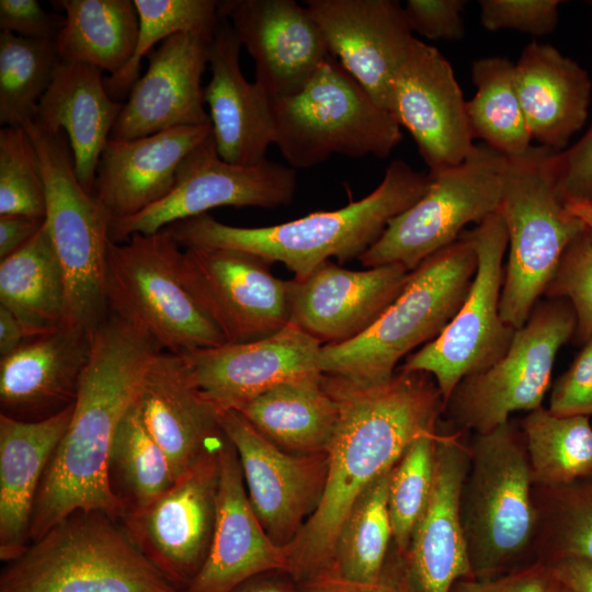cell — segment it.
Segmentation results:
<instances>
[{"instance_id":"obj_11","label":"cell","mask_w":592,"mask_h":592,"mask_svg":"<svg viewBox=\"0 0 592 592\" xmlns=\"http://www.w3.org/2000/svg\"><path fill=\"white\" fill-rule=\"evenodd\" d=\"M576 316L565 299L538 303L515 330L505 354L493 365L464 378L445 403L453 428L485 434L516 411L542 406L559 349L576 332Z\"/></svg>"},{"instance_id":"obj_26","label":"cell","mask_w":592,"mask_h":592,"mask_svg":"<svg viewBox=\"0 0 592 592\" xmlns=\"http://www.w3.org/2000/svg\"><path fill=\"white\" fill-rule=\"evenodd\" d=\"M92 334L88 329L64 323L1 356V413L37 421L71 406L90 356Z\"/></svg>"},{"instance_id":"obj_30","label":"cell","mask_w":592,"mask_h":592,"mask_svg":"<svg viewBox=\"0 0 592 592\" xmlns=\"http://www.w3.org/2000/svg\"><path fill=\"white\" fill-rule=\"evenodd\" d=\"M123 106L107 92L101 69L61 60L37 105L34 122L47 132L66 134L78 181L91 194L101 153Z\"/></svg>"},{"instance_id":"obj_1","label":"cell","mask_w":592,"mask_h":592,"mask_svg":"<svg viewBox=\"0 0 592 592\" xmlns=\"http://www.w3.org/2000/svg\"><path fill=\"white\" fill-rule=\"evenodd\" d=\"M339 419L327 452L322 498L284 547L286 572L299 584L330 570L334 543L364 490L401 458L418 437L435 432L444 400L432 376L397 369L387 382L363 384L322 374Z\"/></svg>"},{"instance_id":"obj_21","label":"cell","mask_w":592,"mask_h":592,"mask_svg":"<svg viewBox=\"0 0 592 592\" xmlns=\"http://www.w3.org/2000/svg\"><path fill=\"white\" fill-rule=\"evenodd\" d=\"M464 434L455 428L441 430L439 424L432 494L407 553L397 554L413 592H449L456 581L474 577L459 514L470 464Z\"/></svg>"},{"instance_id":"obj_25","label":"cell","mask_w":592,"mask_h":592,"mask_svg":"<svg viewBox=\"0 0 592 592\" xmlns=\"http://www.w3.org/2000/svg\"><path fill=\"white\" fill-rule=\"evenodd\" d=\"M216 522L207 558L184 592H230L259 574L287 570L284 548L261 525L247 493L238 454L225 435Z\"/></svg>"},{"instance_id":"obj_36","label":"cell","mask_w":592,"mask_h":592,"mask_svg":"<svg viewBox=\"0 0 592 592\" xmlns=\"http://www.w3.org/2000/svg\"><path fill=\"white\" fill-rule=\"evenodd\" d=\"M175 479L166 453L146 429L135 398L117 425L107 462L109 486L122 506V517L150 504Z\"/></svg>"},{"instance_id":"obj_27","label":"cell","mask_w":592,"mask_h":592,"mask_svg":"<svg viewBox=\"0 0 592 592\" xmlns=\"http://www.w3.org/2000/svg\"><path fill=\"white\" fill-rule=\"evenodd\" d=\"M136 402L175 478L225 437L217 409L195 388L177 354L159 351L153 355L141 377Z\"/></svg>"},{"instance_id":"obj_56","label":"cell","mask_w":592,"mask_h":592,"mask_svg":"<svg viewBox=\"0 0 592 592\" xmlns=\"http://www.w3.org/2000/svg\"><path fill=\"white\" fill-rule=\"evenodd\" d=\"M29 339L18 318L0 305V355L10 354Z\"/></svg>"},{"instance_id":"obj_47","label":"cell","mask_w":592,"mask_h":592,"mask_svg":"<svg viewBox=\"0 0 592 592\" xmlns=\"http://www.w3.org/2000/svg\"><path fill=\"white\" fill-rule=\"evenodd\" d=\"M547 409L560 417H592V339L555 382Z\"/></svg>"},{"instance_id":"obj_38","label":"cell","mask_w":592,"mask_h":592,"mask_svg":"<svg viewBox=\"0 0 592 592\" xmlns=\"http://www.w3.org/2000/svg\"><path fill=\"white\" fill-rule=\"evenodd\" d=\"M392 468L373 481L352 505L337 536L331 568L326 573L367 583L380 579L392 544L388 511Z\"/></svg>"},{"instance_id":"obj_17","label":"cell","mask_w":592,"mask_h":592,"mask_svg":"<svg viewBox=\"0 0 592 592\" xmlns=\"http://www.w3.org/2000/svg\"><path fill=\"white\" fill-rule=\"evenodd\" d=\"M217 411L220 428L238 454L252 509L270 538L284 548L319 505L328 454L287 453L238 411Z\"/></svg>"},{"instance_id":"obj_16","label":"cell","mask_w":592,"mask_h":592,"mask_svg":"<svg viewBox=\"0 0 592 592\" xmlns=\"http://www.w3.org/2000/svg\"><path fill=\"white\" fill-rule=\"evenodd\" d=\"M224 440L150 504L119 520L146 558L182 592L202 569L212 544Z\"/></svg>"},{"instance_id":"obj_10","label":"cell","mask_w":592,"mask_h":592,"mask_svg":"<svg viewBox=\"0 0 592 592\" xmlns=\"http://www.w3.org/2000/svg\"><path fill=\"white\" fill-rule=\"evenodd\" d=\"M180 246L166 231L135 234L109 243L105 296L109 312L139 328L164 352L226 344L196 305L179 273Z\"/></svg>"},{"instance_id":"obj_51","label":"cell","mask_w":592,"mask_h":592,"mask_svg":"<svg viewBox=\"0 0 592 592\" xmlns=\"http://www.w3.org/2000/svg\"><path fill=\"white\" fill-rule=\"evenodd\" d=\"M555 168L563 200L592 198V124L576 145L556 152Z\"/></svg>"},{"instance_id":"obj_34","label":"cell","mask_w":592,"mask_h":592,"mask_svg":"<svg viewBox=\"0 0 592 592\" xmlns=\"http://www.w3.org/2000/svg\"><path fill=\"white\" fill-rule=\"evenodd\" d=\"M0 305L18 318L30 339L64 325L65 276L46 223L0 261Z\"/></svg>"},{"instance_id":"obj_14","label":"cell","mask_w":592,"mask_h":592,"mask_svg":"<svg viewBox=\"0 0 592 592\" xmlns=\"http://www.w3.org/2000/svg\"><path fill=\"white\" fill-rule=\"evenodd\" d=\"M296 186L292 167L267 159L255 166L223 160L212 134L184 158L164 197L138 214L111 220L110 239L118 243L135 234L152 235L221 206H286L293 202Z\"/></svg>"},{"instance_id":"obj_53","label":"cell","mask_w":592,"mask_h":592,"mask_svg":"<svg viewBox=\"0 0 592 592\" xmlns=\"http://www.w3.org/2000/svg\"><path fill=\"white\" fill-rule=\"evenodd\" d=\"M45 218L24 215L0 216V259H4L26 244L42 228Z\"/></svg>"},{"instance_id":"obj_50","label":"cell","mask_w":592,"mask_h":592,"mask_svg":"<svg viewBox=\"0 0 592 592\" xmlns=\"http://www.w3.org/2000/svg\"><path fill=\"white\" fill-rule=\"evenodd\" d=\"M64 15L46 12L36 0H1L0 30L25 38L55 41Z\"/></svg>"},{"instance_id":"obj_39","label":"cell","mask_w":592,"mask_h":592,"mask_svg":"<svg viewBox=\"0 0 592 592\" xmlns=\"http://www.w3.org/2000/svg\"><path fill=\"white\" fill-rule=\"evenodd\" d=\"M520 426L534 486H565L592 475L589 417H560L540 407L528 412Z\"/></svg>"},{"instance_id":"obj_9","label":"cell","mask_w":592,"mask_h":592,"mask_svg":"<svg viewBox=\"0 0 592 592\" xmlns=\"http://www.w3.org/2000/svg\"><path fill=\"white\" fill-rule=\"evenodd\" d=\"M41 163L47 225L66 283V325L94 331L107 316L105 276L111 217L76 175L66 134L23 126Z\"/></svg>"},{"instance_id":"obj_33","label":"cell","mask_w":592,"mask_h":592,"mask_svg":"<svg viewBox=\"0 0 592 592\" xmlns=\"http://www.w3.org/2000/svg\"><path fill=\"white\" fill-rule=\"evenodd\" d=\"M322 374H308L278 384L236 411L287 453H327L339 410L322 385Z\"/></svg>"},{"instance_id":"obj_24","label":"cell","mask_w":592,"mask_h":592,"mask_svg":"<svg viewBox=\"0 0 592 592\" xmlns=\"http://www.w3.org/2000/svg\"><path fill=\"white\" fill-rule=\"evenodd\" d=\"M330 54L389 111L394 78L415 37L396 0H308Z\"/></svg>"},{"instance_id":"obj_58","label":"cell","mask_w":592,"mask_h":592,"mask_svg":"<svg viewBox=\"0 0 592 592\" xmlns=\"http://www.w3.org/2000/svg\"><path fill=\"white\" fill-rule=\"evenodd\" d=\"M550 592H572V591L569 590L567 587H565L563 584H561L560 582H558L555 579V583H554Z\"/></svg>"},{"instance_id":"obj_4","label":"cell","mask_w":592,"mask_h":592,"mask_svg":"<svg viewBox=\"0 0 592 592\" xmlns=\"http://www.w3.org/2000/svg\"><path fill=\"white\" fill-rule=\"evenodd\" d=\"M477 270V254L465 232L410 272L399 296L358 337L322 345L323 374L363 384L389 380L399 361L433 341L464 303Z\"/></svg>"},{"instance_id":"obj_19","label":"cell","mask_w":592,"mask_h":592,"mask_svg":"<svg viewBox=\"0 0 592 592\" xmlns=\"http://www.w3.org/2000/svg\"><path fill=\"white\" fill-rule=\"evenodd\" d=\"M322 344L293 323L254 341L226 343L180 354L200 394L217 410H239L272 387L322 373Z\"/></svg>"},{"instance_id":"obj_15","label":"cell","mask_w":592,"mask_h":592,"mask_svg":"<svg viewBox=\"0 0 592 592\" xmlns=\"http://www.w3.org/2000/svg\"><path fill=\"white\" fill-rule=\"evenodd\" d=\"M270 262L228 248L181 250L180 277L226 343L266 338L289 323L287 281L274 276Z\"/></svg>"},{"instance_id":"obj_7","label":"cell","mask_w":592,"mask_h":592,"mask_svg":"<svg viewBox=\"0 0 592 592\" xmlns=\"http://www.w3.org/2000/svg\"><path fill=\"white\" fill-rule=\"evenodd\" d=\"M544 146L506 157L499 213L508 232L500 316L513 329L528 319L569 244L584 225L566 207L555 155Z\"/></svg>"},{"instance_id":"obj_52","label":"cell","mask_w":592,"mask_h":592,"mask_svg":"<svg viewBox=\"0 0 592 592\" xmlns=\"http://www.w3.org/2000/svg\"><path fill=\"white\" fill-rule=\"evenodd\" d=\"M299 592H413L403 573L400 559L392 544L377 582H356L331 573L319 574L298 584Z\"/></svg>"},{"instance_id":"obj_45","label":"cell","mask_w":592,"mask_h":592,"mask_svg":"<svg viewBox=\"0 0 592 592\" xmlns=\"http://www.w3.org/2000/svg\"><path fill=\"white\" fill-rule=\"evenodd\" d=\"M545 294L567 300L580 341L592 339V234L587 229L566 249Z\"/></svg>"},{"instance_id":"obj_5","label":"cell","mask_w":592,"mask_h":592,"mask_svg":"<svg viewBox=\"0 0 592 592\" xmlns=\"http://www.w3.org/2000/svg\"><path fill=\"white\" fill-rule=\"evenodd\" d=\"M471 437L459 514L473 574L489 578L535 561L537 512L521 426Z\"/></svg>"},{"instance_id":"obj_48","label":"cell","mask_w":592,"mask_h":592,"mask_svg":"<svg viewBox=\"0 0 592 592\" xmlns=\"http://www.w3.org/2000/svg\"><path fill=\"white\" fill-rule=\"evenodd\" d=\"M464 0H408L403 5L409 27L434 41H459L465 35Z\"/></svg>"},{"instance_id":"obj_23","label":"cell","mask_w":592,"mask_h":592,"mask_svg":"<svg viewBox=\"0 0 592 592\" xmlns=\"http://www.w3.org/2000/svg\"><path fill=\"white\" fill-rule=\"evenodd\" d=\"M215 34L182 32L146 57L148 68L129 90L110 139L127 140L180 126L212 125L202 76Z\"/></svg>"},{"instance_id":"obj_44","label":"cell","mask_w":592,"mask_h":592,"mask_svg":"<svg viewBox=\"0 0 592 592\" xmlns=\"http://www.w3.org/2000/svg\"><path fill=\"white\" fill-rule=\"evenodd\" d=\"M46 216V191L35 146L24 127L0 129V216Z\"/></svg>"},{"instance_id":"obj_40","label":"cell","mask_w":592,"mask_h":592,"mask_svg":"<svg viewBox=\"0 0 592 592\" xmlns=\"http://www.w3.org/2000/svg\"><path fill=\"white\" fill-rule=\"evenodd\" d=\"M532 493L537 512L535 560L592 561V475L565 486L533 485Z\"/></svg>"},{"instance_id":"obj_55","label":"cell","mask_w":592,"mask_h":592,"mask_svg":"<svg viewBox=\"0 0 592 592\" xmlns=\"http://www.w3.org/2000/svg\"><path fill=\"white\" fill-rule=\"evenodd\" d=\"M230 592H299L298 583L283 570L253 577Z\"/></svg>"},{"instance_id":"obj_29","label":"cell","mask_w":592,"mask_h":592,"mask_svg":"<svg viewBox=\"0 0 592 592\" xmlns=\"http://www.w3.org/2000/svg\"><path fill=\"white\" fill-rule=\"evenodd\" d=\"M241 46L228 20L221 18L209 46L212 76L204 87V101L219 157L232 164L255 166L266 160L274 144L271 101L242 75Z\"/></svg>"},{"instance_id":"obj_13","label":"cell","mask_w":592,"mask_h":592,"mask_svg":"<svg viewBox=\"0 0 592 592\" xmlns=\"http://www.w3.org/2000/svg\"><path fill=\"white\" fill-rule=\"evenodd\" d=\"M465 235L475 248L477 270L464 303L437 338L397 368L432 376L444 407L464 378L485 371L505 354L515 332L500 316L508 249L501 214H491Z\"/></svg>"},{"instance_id":"obj_20","label":"cell","mask_w":592,"mask_h":592,"mask_svg":"<svg viewBox=\"0 0 592 592\" xmlns=\"http://www.w3.org/2000/svg\"><path fill=\"white\" fill-rule=\"evenodd\" d=\"M255 65V83L270 100L298 92L331 55L306 5L294 0L219 1Z\"/></svg>"},{"instance_id":"obj_32","label":"cell","mask_w":592,"mask_h":592,"mask_svg":"<svg viewBox=\"0 0 592 592\" xmlns=\"http://www.w3.org/2000/svg\"><path fill=\"white\" fill-rule=\"evenodd\" d=\"M514 73L532 139L559 151L588 118L592 87L588 72L553 45L533 41L514 64Z\"/></svg>"},{"instance_id":"obj_49","label":"cell","mask_w":592,"mask_h":592,"mask_svg":"<svg viewBox=\"0 0 592 592\" xmlns=\"http://www.w3.org/2000/svg\"><path fill=\"white\" fill-rule=\"evenodd\" d=\"M555 578L547 565L533 561L489 578H464L449 592H550Z\"/></svg>"},{"instance_id":"obj_42","label":"cell","mask_w":592,"mask_h":592,"mask_svg":"<svg viewBox=\"0 0 592 592\" xmlns=\"http://www.w3.org/2000/svg\"><path fill=\"white\" fill-rule=\"evenodd\" d=\"M138 14L135 53L116 76L104 77L110 95L123 96L138 79L139 65L157 43L182 32L215 34L221 18L215 0H134Z\"/></svg>"},{"instance_id":"obj_54","label":"cell","mask_w":592,"mask_h":592,"mask_svg":"<svg viewBox=\"0 0 592 592\" xmlns=\"http://www.w3.org/2000/svg\"><path fill=\"white\" fill-rule=\"evenodd\" d=\"M554 578L572 592H592V561L568 557L547 563Z\"/></svg>"},{"instance_id":"obj_43","label":"cell","mask_w":592,"mask_h":592,"mask_svg":"<svg viewBox=\"0 0 592 592\" xmlns=\"http://www.w3.org/2000/svg\"><path fill=\"white\" fill-rule=\"evenodd\" d=\"M436 433L437 430L414 440L392 468L388 511L392 547L400 556L407 553L432 494Z\"/></svg>"},{"instance_id":"obj_12","label":"cell","mask_w":592,"mask_h":592,"mask_svg":"<svg viewBox=\"0 0 592 592\" xmlns=\"http://www.w3.org/2000/svg\"><path fill=\"white\" fill-rule=\"evenodd\" d=\"M505 161V156L482 144L460 164L430 173L426 192L388 223L360 257L362 265L397 263L411 272L456 241L466 225L499 213Z\"/></svg>"},{"instance_id":"obj_2","label":"cell","mask_w":592,"mask_h":592,"mask_svg":"<svg viewBox=\"0 0 592 592\" xmlns=\"http://www.w3.org/2000/svg\"><path fill=\"white\" fill-rule=\"evenodd\" d=\"M159 351L148 334L111 312L94 329L71 419L37 492L30 543L78 510L122 517L107 480L110 451L117 425Z\"/></svg>"},{"instance_id":"obj_57","label":"cell","mask_w":592,"mask_h":592,"mask_svg":"<svg viewBox=\"0 0 592 592\" xmlns=\"http://www.w3.org/2000/svg\"><path fill=\"white\" fill-rule=\"evenodd\" d=\"M567 209L592 234V198L563 200Z\"/></svg>"},{"instance_id":"obj_3","label":"cell","mask_w":592,"mask_h":592,"mask_svg":"<svg viewBox=\"0 0 592 592\" xmlns=\"http://www.w3.org/2000/svg\"><path fill=\"white\" fill-rule=\"evenodd\" d=\"M430 182V173L394 160L374 191L335 210L265 227L230 226L203 214L163 230L180 247L246 251L270 263L281 262L295 278H303L331 258L341 263L360 259L394 217L423 196Z\"/></svg>"},{"instance_id":"obj_28","label":"cell","mask_w":592,"mask_h":592,"mask_svg":"<svg viewBox=\"0 0 592 592\" xmlns=\"http://www.w3.org/2000/svg\"><path fill=\"white\" fill-rule=\"evenodd\" d=\"M212 134V125H200L110 139L99 160L93 194L111 220L138 214L164 197L184 158Z\"/></svg>"},{"instance_id":"obj_41","label":"cell","mask_w":592,"mask_h":592,"mask_svg":"<svg viewBox=\"0 0 592 592\" xmlns=\"http://www.w3.org/2000/svg\"><path fill=\"white\" fill-rule=\"evenodd\" d=\"M60 59L55 41L0 32V124L23 127L34 121Z\"/></svg>"},{"instance_id":"obj_8","label":"cell","mask_w":592,"mask_h":592,"mask_svg":"<svg viewBox=\"0 0 592 592\" xmlns=\"http://www.w3.org/2000/svg\"><path fill=\"white\" fill-rule=\"evenodd\" d=\"M270 101L274 144L294 169L332 155L385 158L402 139L391 113L332 55L298 92Z\"/></svg>"},{"instance_id":"obj_46","label":"cell","mask_w":592,"mask_h":592,"mask_svg":"<svg viewBox=\"0 0 592 592\" xmlns=\"http://www.w3.org/2000/svg\"><path fill=\"white\" fill-rule=\"evenodd\" d=\"M560 3L559 0H481L480 22L491 32L508 29L543 36L555 30Z\"/></svg>"},{"instance_id":"obj_6","label":"cell","mask_w":592,"mask_h":592,"mask_svg":"<svg viewBox=\"0 0 592 592\" xmlns=\"http://www.w3.org/2000/svg\"><path fill=\"white\" fill-rule=\"evenodd\" d=\"M0 592L182 591L146 558L119 519L78 510L5 563Z\"/></svg>"},{"instance_id":"obj_37","label":"cell","mask_w":592,"mask_h":592,"mask_svg":"<svg viewBox=\"0 0 592 592\" xmlns=\"http://www.w3.org/2000/svg\"><path fill=\"white\" fill-rule=\"evenodd\" d=\"M475 96L467 102L473 137L505 157L519 156L531 147V134L521 107L514 64L506 57L487 56L471 65Z\"/></svg>"},{"instance_id":"obj_31","label":"cell","mask_w":592,"mask_h":592,"mask_svg":"<svg viewBox=\"0 0 592 592\" xmlns=\"http://www.w3.org/2000/svg\"><path fill=\"white\" fill-rule=\"evenodd\" d=\"M73 403L37 421L0 413V559H16L30 544V523L50 458L65 434Z\"/></svg>"},{"instance_id":"obj_22","label":"cell","mask_w":592,"mask_h":592,"mask_svg":"<svg viewBox=\"0 0 592 592\" xmlns=\"http://www.w3.org/2000/svg\"><path fill=\"white\" fill-rule=\"evenodd\" d=\"M409 275L397 263L353 271L327 261L309 275L287 281L289 322L322 345L344 343L379 318Z\"/></svg>"},{"instance_id":"obj_35","label":"cell","mask_w":592,"mask_h":592,"mask_svg":"<svg viewBox=\"0 0 592 592\" xmlns=\"http://www.w3.org/2000/svg\"><path fill=\"white\" fill-rule=\"evenodd\" d=\"M65 12L55 38L61 61L94 66L118 75L132 59L138 36V14L130 0L54 1Z\"/></svg>"},{"instance_id":"obj_18","label":"cell","mask_w":592,"mask_h":592,"mask_svg":"<svg viewBox=\"0 0 592 592\" xmlns=\"http://www.w3.org/2000/svg\"><path fill=\"white\" fill-rule=\"evenodd\" d=\"M388 110L412 135L430 173L460 164L475 150L467 102L452 65L418 38L394 78Z\"/></svg>"}]
</instances>
